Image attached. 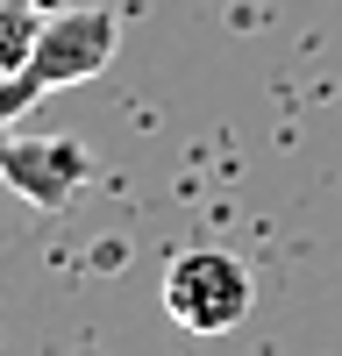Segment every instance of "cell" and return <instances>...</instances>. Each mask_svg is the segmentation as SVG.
<instances>
[{"label":"cell","instance_id":"6da1fadb","mask_svg":"<svg viewBox=\"0 0 342 356\" xmlns=\"http://www.w3.org/2000/svg\"><path fill=\"white\" fill-rule=\"evenodd\" d=\"M114 50H122V15H114V8H79V0H72V8H57V15L43 22L36 50H28V65H22L15 79H0V129L22 122L36 100L100 79V72L114 65Z\"/></svg>","mask_w":342,"mask_h":356},{"label":"cell","instance_id":"7a4b0ae2","mask_svg":"<svg viewBox=\"0 0 342 356\" xmlns=\"http://www.w3.org/2000/svg\"><path fill=\"white\" fill-rule=\"evenodd\" d=\"M164 314L179 321L186 335H228L243 328L250 307H256V278L236 250H179L164 264V285H157Z\"/></svg>","mask_w":342,"mask_h":356},{"label":"cell","instance_id":"3957f363","mask_svg":"<svg viewBox=\"0 0 342 356\" xmlns=\"http://www.w3.org/2000/svg\"><path fill=\"white\" fill-rule=\"evenodd\" d=\"M86 178H93V150H86V143L0 129V186H8L15 200H28L36 214H65Z\"/></svg>","mask_w":342,"mask_h":356},{"label":"cell","instance_id":"277c9868","mask_svg":"<svg viewBox=\"0 0 342 356\" xmlns=\"http://www.w3.org/2000/svg\"><path fill=\"white\" fill-rule=\"evenodd\" d=\"M43 22H50V15L36 8V0H0V79H15V72L28 65Z\"/></svg>","mask_w":342,"mask_h":356},{"label":"cell","instance_id":"5b68a950","mask_svg":"<svg viewBox=\"0 0 342 356\" xmlns=\"http://www.w3.org/2000/svg\"><path fill=\"white\" fill-rule=\"evenodd\" d=\"M36 8H43V15H57V8H72V0H36Z\"/></svg>","mask_w":342,"mask_h":356}]
</instances>
